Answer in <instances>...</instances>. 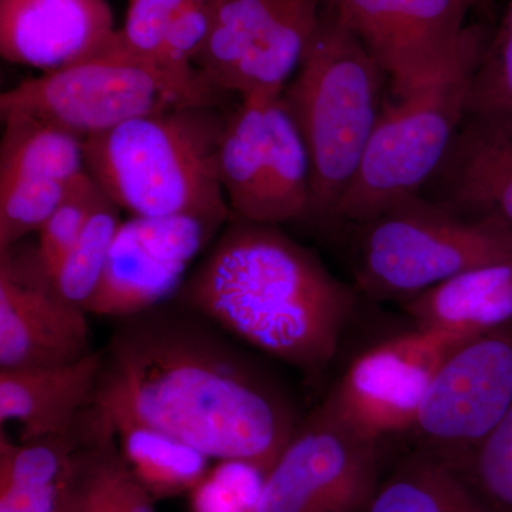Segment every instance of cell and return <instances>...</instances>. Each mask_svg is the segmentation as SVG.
Returning a JSON list of instances; mask_svg holds the SVG:
<instances>
[{
	"instance_id": "obj_19",
	"label": "cell",
	"mask_w": 512,
	"mask_h": 512,
	"mask_svg": "<svg viewBox=\"0 0 512 512\" xmlns=\"http://www.w3.org/2000/svg\"><path fill=\"white\" fill-rule=\"evenodd\" d=\"M414 328L468 340L512 323V254L402 303Z\"/></svg>"
},
{
	"instance_id": "obj_20",
	"label": "cell",
	"mask_w": 512,
	"mask_h": 512,
	"mask_svg": "<svg viewBox=\"0 0 512 512\" xmlns=\"http://www.w3.org/2000/svg\"><path fill=\"white\" fill-rule=\"evenodd\" d=\"M60 512H157L153 495L121 454L110 417L96 403L74 453Z\"/></svg>"
},
{
	"instance_id": "obj_8",
	"label": "cell",
	"mask_w": 512,
	"mask_h": 512,
	"mask_svg": "<svg viewBox=\"0 0 512 512\" xmlns=\"http://www.w3.org/2000/svg\"><path fill=\"white\" fill-rule=\"evenodd\" d=\"M183 106L190 104L160 73L111 52L25 80L0 96V116L45 121L83 141Z\"/></svg>"
},
{
	"instance_id": "obj_10",
	"label": "cell",
	"mask_w": 512,
	"mask_h": 512,
	"mask_svg": "<svg viewBox=\"0 0 512 512\" xmlns=\"http://www.w3.org/2000/svg\"><path fill=\"white\" fill-rule=\"evenodd\" d=\"M512 407V323L464 340L444 360L412 430L414 450L457 468Z\"/></svg>"
},
{
	"instance_id": "obj_9",
	"label": "cell",
	"mask_w": 512,
	"mask_h": 512,
	"mask_svg": "<svg viewBox=\"0 0 512 512\" xmlns=\"http://www.w3.org/2000/svg\"><path fill=\"white\" fill-rule=\"evenodd\" d=\"M481 0H325L387 77V92H410L483 52L488 36L467 29Z\"/></svg>"
},
{
	"instance_id": "obj_15",
	"label": "cell",
	"mask_w": 512,
	"mask_h": 512,
	"mask_svg": "<svg viewBox=\"0 0 512 512\" xmlns=\"http://www.w3.org/2000/svg\"><path fill=\"white\" fill-rule=\"evenodd\" d=\"M87 315L55 291L37 251H0V369L83 359L94 350Z\"/></svg>"
},
{
	"instance_id": "obj_13",
	"label": "cell",
	"mask_w": 512,
	"mask_h": 512,
	"mask_svg": "<svg viewBox=\"0 0 512 512\" xmlns=\"http://www.w3.org/2000/svg\"><path fill=\"white\" fill-rule=\"evenodd\" d=\"M464 340L414 328L353 360L320 409L367 440L412 430L431 382Z\"/></svg>"
},
{
	"instance_id": "obj_5",
	"label": "cell",
	"mask_w": 512,
	"mask_h": 512,
	"mask_svg": "<svg viewBox=\"0 0 512 512\" xmlns=\"http://www.w3.org/2000/svg\"><path fill=\"white\" fill-rule=\"evenodd\" d=\"M355 228V288L404 303L468 269L512 254V231L412 195Z\"/></svg>"
},
{
	"instance_id": "obj_16",
	"label": "cell",
	"mask_w": 512,
	"mask_h": 512,
	"mask_svg": "<svg viewBox=\"0 0 512 512\" xmlns=\"http://www.w3.org/2000/svg\"><path fill=\"white\" fill-rule=\"evenodd\" d=\"M421 194L512 231V109L467 111L439 170Z\"/></svg>"
},
{
	"instance_id": "obj_27",
	"label": "cell",
	"mask_w": 512,
	"mask_h": 512,
	"mask_svg": "<svg viewBox=\"0 0 512 512\" xmlns=\"http://www.w3.org/2000/svg\"><path fill=\"white\" fill-rule=\"evenodd\" d=\"M76 180H30L2 185L0 251L15 247L32 232H39Z\"/></svg>"
},
{
	"instance_id": "obj_24",
	"label": "cell",
	"mask_w": 512,
	"mask_h": 512,
	"mask_svg": "<svg viewBox=\"0 0 512 512\" xmlns=\"http://www.w3.org/2000/svg\"><path fill=\"white\" fill-rule=\"evenodd\" d=\"M363 512H485L453 468L413 450L380 478Z\"/></svg>"
},
{
	"instance_id": "obj_11",
	"label": "cell",
	"mask_w": 512,
	"mask_h": 512,
	"mask_svg": "<svg viewBox=\"0 0 512 512\" xmlns=\"http://www.w3.org/2000/svg\"><path fill=\"white\" fill-rule=\"evenodd\" d=\"M323 8L325 0H222L197 69L222 94L282 93Z\"/></svg>"
},
{
	"instance_id": "obj_2",
	"label": "cell",
	"mask_w": 512,
	"mask_h": 512,
	"mask_svg": "<svg viewBox=\"0 0 512 512\" xmlns=\"http://www.w3.org/2000/svg\"><path fill=\"white\" fill-rule=\"evenodd\" d=\"M359 292L279 225L232 215L175 302L245 345L318 377L355 315Z\"/></svg>"
},
{
	"instance_id": "obj_25",
	"label": "cell",
	"mask_w": 512,
	"mask_h": 512,
	"mask_svg": "<svg viewBox=\"0 0 512 512\" xmlns=\"http://www.w3.org/2000/svg\"><path fill=\"white\" fill-rule=\"evenodd\" d=\"M121 222L120 208L111 200L94 212L82 235L50 276L53 288L64 301L87 312L103 279Z\"/></svg>"
},
{
	"instance_id": "obj_21",
	"label": "cell",
	"mask_w": 512,
	"mask_h": 512,
	"mask_svg": "<svg viewBox=\"0 0 512 512\" xmlns=\"http://www.w3.org/2000/svg\"><path fill=\"white\" fill-rule=\"evenodd\" d=\"M90 409L60 436L30 441L0 434V512H60L74 453L82 444Z\"/></svg>"
},
{
	"instance_id": "obj_22",
	"label": "cell",
	"mask_w": 512,
	"mask_h": 512,
	"mask_svg": "<svg viewBox=\"0 0 512 512\" xmlns=\"http://www.w3.org/2000/svg\"><path fill=\"white\" fill-rule=\"evenodd\" d=\"M0 187L18 181H73L86 173L84 141L45 121L2 117Z\"/></svg>"
},
{
	"instance_id": "obj_29",
	"label": "cell",
	"mask_w": 512,
	"mask_h": 512,
	"mask_svg": "<svg viewBox=\"0 0 512 512\" xmlns=\"http://www.w3.org/2000/svg\"><path fill=\"white\" fill-rule=\"evenodd\" d=\"M266 473L248 461H218L191 491V511L255 512Z\"/></svg>"
},
{
	"instance_id": "obj_31",
	"label": "cell",
	"mask_w": 512,
	"mask_h": 512,
	"mask_svg": "<svg viewBox=\"0 0 512 512\" xmlns=\"http://www.w3.org/2000/svg\"><path fill=\"white\" fill-rule=\"evenodd\" d=\"M512 109V0L488 36L468 87L467 111Z\"/></svg>"
},
{
	"instance_id": "obj_26",
	"label": "cell",
	"mask_w": 512,
	"mask_h": 512,
	"mask_svg": "<svg viewBox=\"0 0 512 512\" xmlns=\"http://www.w3.org/2000/svg\"><path fill=\"white\" fill-rule=\"evenodd\" d=\"M454 471L485 512H512V407Z\"/></svg>"
},
{
	"instance_id": "obj_3",
	"label": "cell",
	"mask_w": 512,
	"mask_h": 512,
	"mask_svg": "<svg viewBox=\"0 0 512 512\" xmlns=\"http://www.w3.org/2000/svg\"><path fill=\"white\" fill-rule=\"evenodd\" d=\"M229 114L175 107L84 140L86 170L130 217L231 218L218 171Z\"/></svg>"
},
{
	"instance_id": "obj_12",
	"label": "cell",
	"mask_w": 512,
	"mask_h": 512,
	"mask_svg": "<svg viewBox=\"0 0 512 512\" xmlns=\"http://www.w3.org/2000/svg\"><path fill=\"white\" fill-rule=\"evenodd\" d=\"M379 447L319 407L266 473L255 512L365 511L380 481Z\"/></svg>"
},
{
	"instance_id": "obj_17",
	"label": "cell",
	"mask_w": 512,
	"mask_h": 512,
	"mask_svg": "<svg viewBox=\"0 0 512 512\" xmlns=\"http://www.w3.org/2000/svg\"><path fill=\"white\" fill-rule=\"evenodd\" d=\"M116 32L107 0H0V55L43 73L103 56Z\"/></svg>"
},
{
	"instance_id": "obj_18",
	"label": "cell",
	"mask_w": 512,
	"mask_h": 512,
	"mask_svg": "<svg viewBox=\"0 0 512 512\" xmlns=\"http://www.w3.org/2000/svg\"><path fill=\"white\" fill-rule=\"evenodd\" d=\"M101 350L66 365L0 369V423L19 424L20 441L60 436L96 399Z\"/></svg>"
},
{
	"instance_id": "obj_28",
	"label": "cell",
	"mask_w": 512,
	"mask_h": 512,
	"mask_svg": "<svg viewBox=\"0 0 512 512\" xmlns=\"http://www.w3.org/2000/svg\"><path fill=\"white\" fill-rule=\"evenodd\" d=\"M110 200L96 180L86 171L80 175L62 204L53 212L37 234V256L45 269L47 278L55 274L64 256L82 235L94 212Z\"/></svg>"
},
{
	"instance_id": "obj_30",
	"label": "cell",
	"mask_w": 512,
	"mask_h": 512,
	"mask_svg": "<svg viewBox=\"0 0 512 512\" xmlns=\"http://www.w3.org/2000/svg\"><path fill=\"white\" fill-rule=\"evenodd\" d=\"M183 2L130 0L126 22L123 28L117 30L109 52L144 64L165 77L160 69L165 36L175 12Z\"/></svg>"
},
{
	"instance_id": "obj_23",
	"label": "cell",
	"mask_w": 512,
	"mask_h": 512,
	"mask_svg": "<svg viewBox=\"0 0 512 512\" xmlns=\"http://www.w3.org/2000/svg\"><path fill=\"white\" fill-rule=\"evenodd\" d=\"M111 423L128 467L156 501L191 493L210 471L211 458L173 434L136 421Z\"/></svg>"
},
{
	"instance_id": "obj_6",
	"label": "cell",
	"mask_w": 512,
	"mask_h": 512,
	"mask_svg": "<svg viewBox=\"0 0 512 512\" xmlns=\"http://www.w3.org/2000/svg\"><path fill=\"white\" fill-rule=\"evenodd\" d=\"M480 55L410 92H386L382 110L333 224H359L421 194L446 158L467 114L468 87Z\"/></svg>"
},
{
	"instance_id": "obj_4",
	"label": "cell",
	"mask_w": 512,
	"mask_h": 512,
	"mask_svg": "<svg viewBox=\"0 0 512 512\" xmlns=\"http://www.w3.org/2000/svg\"><path fill=\"white\" fill-rule=\"evenodd\" d=\"M387 77L359 37L328 9L282 96L311 161V218L332 222L372 136Z\"/></svg>"
},
{
	"instance_id": "obj_1",
	"label": "cell",
	"mask_w": 512,
	"mask_h": 512,
	"mask_svg": "<svg viewBox=\"0 0 512 512\" xmlns=\"http://www.w3.org/2000/svg\"><path fill=\"white\" fill-rule=\"evenodd\" d=\"M94 403L173 434L211 460L269 471L298 429L288 397L235 339L178 302L116 319Z\"/></svg>"
},
{
	"instance_id": "obj_7",
	"label": "cell",
	"mask_w": 512,
	"mask_h": 512,
	"mask_svg": "<svg viewBox=\"0 0 512 512\" xmlns=\"http://www.w3.org/2000/svg\"><path fill=\"white\" fill-rule=\"evenodd\" d=\"M235 217L282 225L311 217V161L282 93H252L229 114L218 151Z\"/></svg>"
},
{
	"instance_id": "obj_14",
	"label": "cell",
	"mask_w": 512,
	"mask_h": 512,
	"mask_svg": "<svg viewBox=\"0 0 512 512\" xmlns=\"http://www.w3.org/2000/svg\"><path fill=\"white\" fill-rule=\"evenodd\" d=\"M229 218L208 215L130 217L121 222L106 271L87 313L120 319L177 296L188 269Z\"/></svg>"
}]
</instances>
